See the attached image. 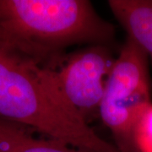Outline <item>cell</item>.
<instances>
[{"instance_id": "obj_1", "label": "cell", "mask_w": 152, "mask_h": 152, "mask_svg": "<svg viewBox=\"0 0 152 152\" xmlns=\"http://www.w3.org/2000/svg\"><path fill=\"white\" fill-rule=\"evenodd\" d=\"M0 118L26 125L71 146L121 152L83 119L63 91L54 69L0 42Z\"/></svg>"}, {"instance_id": "obj_2", "label": "cell", "mask_w": 152, "mask_h": 152, "mask_svg": "<svg viewBox=\"0 0 152 152\" xmlns=\"http://www.w3.org/2000/svg\"><path fill=\"white\" fill-rule=\"evenodd\" d=\"M115 29L86 0H0V42L56 69L67 48L107 45Z\"/></svg>"}, {"instance_id": "obj_3", "label": "cell", "mask_w": 152, "mask_h": 152, "mask_svg": "<svg viewBox=\"0 0 152 152\" xmlns=\"http://www.w3.org/2000/svg\"><path fill=\"white\" fill-rule=\"evenodd\" d=\"M147 58L146 53L127 37L109 75L100 104L99 115L121 152H137L134 129L152 104Z\"/></svg>"}, {"instance_id": "obj_4", "label": "cell", "mask_w": 152, "mask_h": 152, "mask_svg": "<svg viewBox=\"0 0 152 152\" xmlns=\"http://www.w3.org/2000/svg\"><path fill=\"white\" fill-rule=\"evenodd\" d=\"M115 60L107 45L93 44L66 54L54 69L66 97L87 124L96 112L99 113Z\"/></svg>"}, {"instance_id": "obj_5", "label": "cell", "mask_w": 152, "mask_h": 152, "mask_svg": "<svg viewBox=\"0 0 152 152\" xmlns=\"http://www.w3.org/2000/svg\"><path fill=\"white\" fill-rule=\"evenodd\" d=\"M0 152H91L71 146L26 125L0 118Z\"/></svg>"}, {"instance_id": "obj_6", "label": "cell", "mask_w": 152, "mask_h": 152, "mask_svg": "<svg viewBox=\"0 0 152 152\" xmlns=\"http://www.w3.org/2000/svg\"><path fill=\"white\" fill-rule=\"evenodd\" d=\"M108 5L128 37L152 59V0H110Z\"/></svg>"}, {"instance_id": "obj_7", "label": "cell", "mask_w": 152, "mask_h": 152, "mask_svg": "<svg viewBox=\"0 0 152 152\" xmlns=\"http://www.w3.org/2000/svg\"><path fill=\"white\" fill-rule=\"evenodd\" d=\"M134 142L137 152H152V104L144 112L136 124Z\"/></svg>"}]
</instances>
